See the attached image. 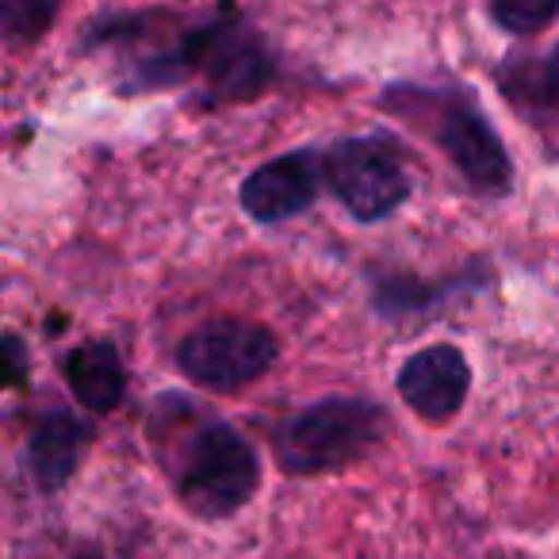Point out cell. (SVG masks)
<instances>
[{
  "mask_svg": "<svg viewBox=\"0 0 559 559\" xmlns=\"http://www.w3.org/2000/svg\"><path fill=\"white\" fill-rule=\"evenodd\" d=\"M559 16V0H490V20L510 35H533Z\"/></svg>",
  "mask_w": 559,
  "mask_h": 559,
  "instance_id": "8fae6325",
  "label": "cell"
},
{
  "mask_svg": "<svg viewBox=\"0 0 559 559\" xmlns=\"http://www.w3.org/2000/svg\"><path fill=\"white\" fill-rule=\"evenodd\" d=\"M326 180L334 195L365 223L388 218L411 195L403 162L376 139H345L326 154Z\"/></svg>",
  "mask_w": 559,
  "mask_h": 559,
  "instance_id": "277c9868",
  "label": "cell"
},
{
  "mask_svg": "<svg viewBox=\"0 0 559 559\" xmlns=\"http://www.w3.org/2000/svg\"><path fill=\"white\" fill-rule=\"evenodd\" d=\"M395 383L399 395L418 418L449 421L464 406L467 388H472V368L456 345H429L406 360Z\"/></svg>",
  "mask_w": 559,
  "mask_h": 559,
  "instance_id": "8992f818",
  "label": "cell"
},
{
  "mask_svg": "<svg viewBox=\"0 0 559 559\" xmlns=\"http://www.w3.org/2000/svg\"><path fill=\"white\" fill-rule=\"evenodd\" d=\"M165 467L177 498L203 521L238 513L261 483L253 444L223 418H200L165 449Z\"/></svg>",
  "mask_w": 559,
  "mask_h": 559,
  "instance_id": "6da1fadb",
  "label": "cell"
},
{
  "mask_svg": "<svg viewBox=\"0 0 559 559\" xmlns=\"http://www.w3.org/2000/svg\"><path fill=\"white\" fill-rule=\"evenodd\" d=\"M88 444V426L81 418L66 411L43 414L32 426L24 444V467L27 479L43 490V495H55L70 483V475L78 472V460Z\"/></svg>",
  "mask_w": 559,
  "mask_h": 559,
  "instance_id": "ba28073f",
  "label": "cell"
},
{
  "mask_svg": "<svg viewBox=\"0 0 559 559\" xmlns=\"http://www.w3.org/2000/svg\"><path fill=\"white\" fill-rule=\"evenodd\" d=\"M62 0H0V27L12 43H32L55 24Z\"/></svg>",
  "mask_w": 559,
  "mask_h": 559,
  "instance_id": "30bf717a",
  "label": "cell"
},
{
  "mask_svg": "<svg viewBox=\"0 0 559 559\" xmlns=\"http://www.w3.org/2000/svg\"><path fill=\"white\" fill-rule=\"evenodd\" d=\"M388 429L383 406L368 399L330 395L304 406L276 429V456L292 475H322L368 456Z\"/></svg>",
  "mask_w": 559,
  "mask_h": 559,
  "instance_id": "7a4b0ae2",
  "label": "cell"
},
{
  "mask_svg": "<svg viewBox=\"0 0 559 559\" xmlns=\"http://www.w3.org/2000/svg\"><path fill=\"white\" fill-rule=\"evenodd\" d=\"M62 372H66L70 391L78 395V403L96 414L111 411L127 391L123 360H119L111 342H88V345H81V349H73L70 357L62 360Z\"/></svg>",
  "mask_w": 559,
  "mask_h": 559,
  "instance_id": "9c48e42d",
  "label": "cell"
},
{
  "mask_svg": "<svg viewBox=\"0 0 559 559\" xmlns=\"http://www.w3.org/2000/svg\"><path fill=\"white\" fill-rule=\"evenodd\" d=\"M319 195V157L311 150H296L249 173L241 185V207L257 223H280L307 211Z\"/></svg>",
  "mask_w": 559,
  "mask_h": 559,
  "instance_id": "52a82bcc",
  "label": "cell"
},
{
  "mask_svg": "<svg viewBox=\"0 0 559 559\" xmlns=\"http://www.w3.org/2000/svg\"><path fill=\"white\" fill-rule=\"evenodd\" d=\"M437 142H441L449 162L464 173L475 192L498 195L510 188L513 165L506 157L502 139H498L495 127L487 123L479 104L467 93H452L441 104V111H437Z\"/></svg>",
  "mask_w": 559,
  "mask_h": 559,
  "instance_id": "5b68a950",
  "label": "cell"
},
{
  "mask_svg": "<svg viewBox=\"0 0 559 559\" xmlns=\"http://www.w3.org/2000/svg\"><path fill=\"white\" fill-rule=\"evenodd\" d=\"M276 337L249 319H211L180 342L177 365L207 391H238L276 365Z\"/></svg>",
  "mask_w": 559,
  "mask_h": 559,
  "instance_id": "3957f363",
  "label": "cell"
},
{
  "mask_svg": "<svg viewBox=\"0 0 559 559\" xmlns=\"http://www.w3.org/2000/svg\"><path fill=\"white\" fill-rule=\"evenodd\" d=\"M544 96H548V104L559 111V50L551 55V62L544 66Z\"/></svg>",
  "mask_w": 559,
  "mask_h": 559,
  "instance_id": "7c38bea8",
  "label": "cell"
}]
</instances>
